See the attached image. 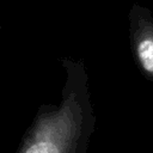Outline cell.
<instances>
[{
  "label": "cell",
  "mask_w": 153,
  "mask_h": 153,
  "mask_svg": "<svg viewBox=\"0 0 153 153\" xmlns=\"http://www.w3.org/2000/svg\"><path fill=\"white\" fill-rule=\"evenodd\" d=\"M65 82L59 105L42 104L16 153H86L96 128L82 60L61 59Z\"/></svg>",
  "instance_id": "1"
},
{
  "label": "cell",
  "mask_w": 153,
  "mask_h": 153,
  "mask_svg": "<svg viewBox=\"0 0 153 153\" xmlns=\"http://www.w3.org/2000/svg\"><path fill=\"white\" fill-rule=\"evenodd\" d=\"M128 32L135 65L145 79L153 82V13L148 7L137 2L131 5Z\"/></svg>",
  "instance_id": "2"
}]
</instances>
